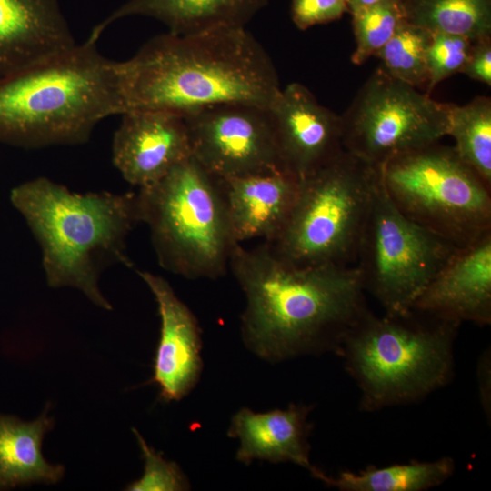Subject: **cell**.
I'll return each instance as SVG.
<instances>
[{
	"label": "cell",
	"instance_id": "cell-1",
	"mask_svg": "<svg viewBox=\"0 0 491 491\" xmlns=\"http://www.w3.org/2000/svg\"><path fill=\"white\" fill-rule=\"evenodd\" d=\"M229 266L246 298L242 340L271 364L338 356L348 331L369 309L356 265L296 267L263 241L254 248L237 244Z\"/></svg>",
	"mask_w": 491,
	"mask_h": 491
},
{
	"label": "cell",
	"instance_id": "cell-2",
	"mask_svg": "<svg viewBox=\"0 0 491 491\" xmlns=\"http://www.w3.org/2000/svg\"><path fill=\"white\" fill-rule=\"evenodd\" d=\"M117 71L123 114L185 116L233 102L269 108L282 89L272 58L246 27L155 35Z\"/></svg>",
	"mask_w": 491,
	"mask_h": 491
},
{
	"label": "cell",
	"instance_id": "cell-3",
	"mask_svg": "<svg viewBox=\"0 0 491 491\" xmlns=\"http://www.w3.org/2000/svg\"><path fill=\"white\" fill-rule=\"evenodd\" d=\"M10 201L40 246L47 285L75 287L97 306L112 310L99 277L113 265H133L126 238L140 223L136 193L79 194L37 177L13 188Z\"/></svg>",
	"mask_w": 491,
	"mask_h": 491
},
{
	"label": "cell",
	"instance_id": "cell-4",
	"mask_svg": "<svg viewBox=\"0 0 491 491\" xmlns=\"http://www.w3.org/2000/svg\"><path fill=\"white\" fill-rule=\"evenodd\" d=\"M123 114L117 62L88 38L0 76V142L23 148L86 142L95 125Z\"/></svg>",
	"mask_w": 491,
	"mask_h": 491
},
{
	"label": "cell",
	"instance_id": "cell-5",
	"mask_svg": "<svg viewBox=\"0 0 491 491\" xmlns=\"http://www.w3.org/2000/svg\"><path fill=\"white\" fill-rule=\"evenodd\" d=\"M459 326L416 309L383 316L368 309L338 354L359 388V408L415 404L448 385Z\"/></svg>",
	"mask_w": 491,
	"mask_h": 491
},
{
	"label": "cell",
	"instance_id": "cell-6",
	"mask_svg": "<svg viewBox=\"0 0 491 491\" xmlns=\"http://www.w3.org/2000/svg\"><path fill=\"white\" fill-rule=\"evenodd\" d=\"M162 268L189 279L224 276L235 246L217 177L193 156L136 193Z\"/></svg>",
	"mask_w": 491,
	"mask_h": 491
},
{
	"label": "cell",
	"instance_id": "cell-7",
	"mask_svg": "<svg viewBox=\"0 0 491 491\" xmlns=\"http://www.w3.org/2000/svg\"><path fill=\"white\" fill-rule=\"evenodd\" d=\"M378 175L344 150L301 179L283 229L266 242L271 252L296 267L355 265Z\"/></svg>",
	"mask_w": 491,
	"mask_h": 491
},
{
	"label": "cell",
	"instance_id": "cell-8",
	"mask_svg": "<svg viewBox=\"0 0 491 491\" xmlns=\"http://www.w3.org/2000/svg\"><path fill=\"white\" fill-rule=\"evenodd\" d=\"M379 169L396 207L456 246L491 231V186L453 146L436 142L395 156Z\"/></svg>",
	"mask_w": 491,
	"mask_h": 491
},
{
	"label": "cell",
	"instance_id": "cell-9",
	"mask_svg": "<svg viewBox=\"0 0 491 491\" xmlns=\"http://www.w3.org/2000/svg\"><path fill=\"white\" fill-rule=\"evenodd\" d=\"M456 248L396 207L383 186L379 169L355 265L365 291L385 313L410 311Z\"/></svg>",
	"mask_w": 491,
	"mask_h": 491
},
{
	"label": "cell",
	"instance_id": "cell-10",
	"mask_svg": "<svg viewBox=\"0 0 491 491\" xmlns=\"http://www.w3.org/2000/svg\"><path fill=\"white\" fill-rule=\"evenodd\" d=\"M451 105L377 68L340 115L344 149L381 167L447 135Z\"/></svg>",
	"mask_w": 491,
	"mask_h": 491
},
{
	"label": "cell",
	"instance_id": "cell-11",
	"mask_svg": "<svg viewBox=\"0 0 491 491\" xmlns=\"http://www.w3.org/2000/svg\"><path fill=\"white\" fill-rule=\"evenodd\" d=\"M183 117L192 156L215 177L229 179L285 171L268 107L222 103Z\"/></svg>",
	"mask_w": 491,
	"mask_h": 491
},
{
	"label": "cell",
	"instance_id": "cell-12",
	"mask_svg": "<svg viewBox=\"0 0 491 491\" xmlns=\"http://www.w3.org/2000/svg\"><path fill=\"white\" fill-rule=\"evenodd\" d=\"M268 109L283 168L299 180L345 150L340 115L320 105L304 85L288 84Z\"/></svg>",
	"mask_w": 491,
	"mask_h": 491
},
{
	"label": "cell",
	"instance_id": "cell-13",
	"mask_svg": "<svg viewBox=\"0 0 491 491\" xmlns=\"http://www.w3.org/2000/svg\"><path fill=\"white\" fill-rule=\"evenodd\" d=\"M121 115L113 137L112 160L132 185H151L192 156L183 116L151 110L129 111Z\"/></svg>",
	"mask_w": 491,
	"mask_h": 491
},
{
	"label": "cell",
	"instance_id": "cell-14",
	"mask_svg": "<svg viewBox=\"0 0 491 491\" xmlns=\"http://www.w3.org/2000/svg\"><path fill=\"white\" fill-rule=\"evenodd\" d=\"M156 301L161 321L160 336L153 364L159 399L180 401L195 387L203 371L202 330L189 307L162 276L137 271Z\"/></svg>",
	"mask_w": 491,
	"mask_h": 491
},
{
	"label": "cell",
	"instance_id": "cell-15",
	"mask_svg": "<svg viewBox=\"0 0 491 491\" xmlns=\"http://www.w3.org/2000/svg\"><path fill=\"white\" fill-rule=\"evenodd\" d=\"M412 309L458 325H490L491 231L457 247L423 289Z\"/></svg>",
	"mask_w": 491,
	"mask_h": 491
},
{
	"label": "cell",
	"instance_id": "cell-16",
	"mask_svg": "<svg viewBox=\"0 0 491 491\" xmlns=\"http://www.w3.org/2000/svg\"><path fill=\"white\" fill-rule=\"evenodd\" d=\"M75 45L58 0H0V76Z\"/></svg>",
	"mask_w": 491,
	"mask_h": 491
},
{
	"label": "cell",
	"instance_id": "cell-17",
	"mask_svg": "<svg viewBox=\"0 0 491 491\" xmlns=\"http://www.w3.org/2000/svg\"><path fill=\"white\" fill-rule=\"evenodd\" d=\"M312 406L290 404L286 409L256 413L243 407L231 417L227 436L239 440L235 458L246 466L255 460L290 462L313 476L318 468L310 462L308 421Z\"/></svg>",
	"mask_w": 491,
	"mask_h": 491
},
{
	"label": "cell",
	"instance_id": "cell-18",
	"mask_svg": "<svg viewBox=\"0 0 491 491\" xmlns=\"http://www.w3.org/2000/svg\"><path fill=\"white\" fill-rule=\"evenodd\" d=\"M235 240L273 241L283 229L296 199L299 179L285 172L218 178Z\"/></svg>",
	"mask_w": 491,
	"mask_h": 491
},
{
	"label": "cell",
	"instance_id": "cell-19",
	"mask_svg": "<svg viewBox=\"0 0 491 491\" xmlns=\"http://www.w3.org/2000/svg\"><path fill=\"white\" fill-rule=\"evenodd\" d=\"M268 0H127L95 26L88 38L97 42L115 21L132 15L154 18L168 32L194 35L229 27H246Z\"/></svg>",
	"mask_w": 491,
	"mask_h": 491
},
{
	"label": "cell",
	"instance_id": "cell-20",
	"mask_svg": "<svg viewBox=\"0 0 491 491\" xmlns=\"http://www.w3.org/2000/svg\"><path fill=\"white\" fill-rule=\"evenodd\" d=\"M48 409L31 422L0 415V490L35 482L55 484L63 477L64 466L49 464L42 455L44 436L54 426Z\"/></svg>",
	"mask_w": 491,
	"mask_h": 491
},
{
	"label": "cell",
	"instance_id": "cell-21",
	"mask_svg": "<svg viewBox=\"0 0 491 491\" xmlns=\"http://www.w3.org/2000/svg\"><path fill=\"white\" fill-rule=\"evenodd\" d=\"M454 472V460L442 457L383 467L369 466L358 472L342 471L336 477L318 469L313 477L340 491H425L442 485Z\"/></svg>",
	"mask_w": 491,
	"mask_h": 491
},
{
	"label": "cell",
	"instance_id": "cell-22",
	"mask_svg": "<svg viewBox=\"0 0 491 491\" xmlns=\"http://www.w3.org/2000/svg\"><path fill=\"white\" fill-rule=\"evenodd\" d=\"M406 20L430 33L491 37V0H402Z\"/></svg>",
	"mask_w": 491,
	"mask_h": 491
},
{
	"label": "cell",
	"instance_id": "cell-23",
	"mask_svg": "<svg viewBox=\"0 0 491 491\" xmlns=\"http://www.w3.org/2000/svg\"><path fill=\"white\" fill-rule=\"evenodd\" d=\"M447 135L458 156L491 186V100L476 96L464 105H451Z\"/></svg>",
	"mask_w": 491,
	"mask_h": 491
},
{
	"label": "cell",
	"instance_id": "cell-24",
	"mask_svg": "<svg viewBox=\"0 0 491 491\" xmlns=\"http://www.w3.org/2000/svg\"><path fill=\"white\" fill-rule=\"evenodd\" d=\"M432 33L405 20L389 41L375 55L391 76L416 88H426V53Z\"/></svg>",
	"mask_w": 491,
	"mask_h": 491
},
{
	"label": "cell",
	"instance_id": "cell-25",
	"mask_svg": "<svg viewBox=\"0 0 491 491\" xmlns=\"http://www.w3.org/2000/svg\"><path fill=\"white\" fill-rule=\"evenodd\" d=\"M352 17L356 48L351 60L355 65L375 55L406 20L402 0H380Z\"/></svg>",
	"mask_w": 491,
	"mask_h": 491
},
{
	"label": "cell",
	"instance_id": "cell-26",
	"mask_svg": "<svg viewBox=\"0 0 491 491\" xmlns=\"http://www.w3.org/2000/svg\"><path fill=\"white\" fill-rule=\"evenodd\" d=\"M473 42L469 39L448 34L433 33L426 53L428 83L426 93L446 78L460 73L467 61Z\"/></svg>",
	"mask_w": 491,
	"mask_h": 491
},
{
	"label": "cell",
	"instance_id": "cell-27",
	"mask_svg": "<svg viewBox=\"0 0 491 491\" xmlns=\"http://www.w3.org/2000/svg\"><path fill=\"white\" fill-rule=\"evenodd\" d=\"M145 460L142 477L130 483L128 491H185L190 490V483L181 467L174 461H168L147 445L135 429L132 428Z\"/></svg>",
	"mask_w": 491,
	"mask_h": 491
},
{
	"label": "cell",
	"instance_id": "cell-28",
	"mask_svg": "<svg viewBox=\"0 0 491 491\" xmlns=\"http://www.w3.org/2000/svg\"><path fill=\"white\" fill-rule=\"evenodd\" d=\"M347 12L346 0H291V18L300 30L338 20Z\"/></svg>",
	"mask_w": 491,
	"mask_h": 491
},
{
	"label": "cell",
	"instance_id": "cell-29",
	"mask_svg": "<svg viewBox=\"0 0 491 491\" xmlns=\"http://www.w3.org/2000/svg\"><path fill=\"white\" fill-rule=\"evenodd\" d=\"M460 73L491 85V37L473 42L467 61Z\"/></svg>",
	"mask_w": 491,
	"mask_h": 491
},
{
	"label": "cell",
	"instance_id": "cell-30",
	"mask_svg": "<svg viewBox=\"0 0 491 491\" xmlns=\"http://www.w3.org/2000/svg\"><path fill=\"white\" fill-rule=\"evenodd\" d=\"M477 383L479 401L488 421L491 416V355L486 349L479 356L477 363Z\"/></svg>",
	"mask_w": 491,
	"mask_h": 491
},
{
	"label": "cell",
	"instance_id": "cell-31",
	"mask_svg": "<svg viewBox=\"0 0 491 491\" xmlns=\"http://www.w3.org/2000/svg\"><path fill=\"white\" fill-rule=\"evenodd\" d=\"M378 1L380 0H346L348 11L351 15Z\"/></svg>",
	"mask_w": 491,
	"mask_h": 491
}]
</instances>
